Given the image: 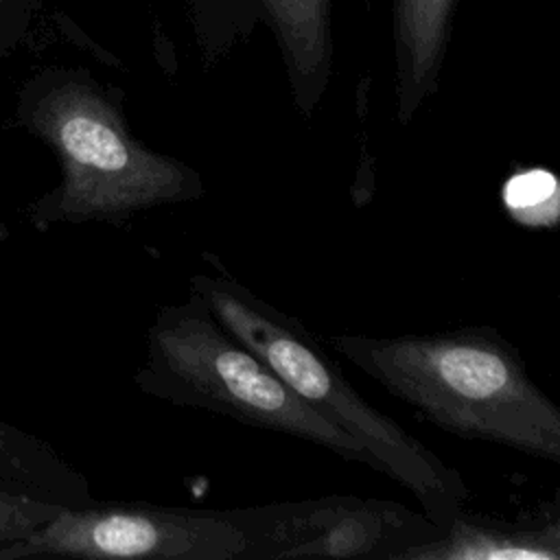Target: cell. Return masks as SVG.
<instances>
[{"label": "cell", "mask_w": 560, "mask_h": 560, "mask_svg": "<svg viewBox=\"0 0 560 560\" xmlns=\"http://www.w3.org/2000/svg\"><path fill=\"white\" fill-rule=\"evenodd\" d=\"M326 343L435 427L560 462V409L494 328L392 337L339 332Z\"/></svg>", "instance_id": "obj_1"}, {"label": "cell", "mask_w": 560, "mask_h": 560, "mask_svg": "<svg viewBox=\"0 0 560 560\" xmlns=\"http://www.w3.org/2000/svg\"><path fill=\"white\" fill-rule=\"evenodd\" d=\"M15 118L55 151L61 171L31 206L39 230L88 221L120 228L140 212L206 195L201 173L136 138L118 96L85 70L35 72L18 92Z\"/></svg>", "instance_id": "obj_2"}, {"label": "cell", "mask_w": 560, "mask_h": 560, "mask_svg": "<svg viewBox=\"0 0 560 560\" xmlns=\"http://www.w3.org/2000/svg\"><path fill=\"white\" fill-rule=\"evenodd\" d=\"M208 271L188 280L212 317L245 343L287 387L322 418L354 438L370 466L409 490L420 510L444 527L470 499L464 477L435 451L370 405L343 376L319 339L293 315L234 278L214 252H203Z\"/></svg>", "instance_id": "obj_3"}, {"label": "cell", "mask_w": 560, "mask_h": 560, "mask_svg": "<svg viewBox=\"0 0 560 560\" xmlns=\"http://www.w3.org/2000/svg\"><path fill=\"white\" fill-rule=\"evenodd\" d=\"M133 381L142 394L158 400L206 409L247 427L306 440L341 459L370 464L354 438L295 396L192 293L155 311L147 330V357Z\"/></svg>", "instance_id": "obj_4"}, {"label": "cell", "mask_w": 560, "mask_h": 560, "mask_svg": "<svg viewBox=\"0 0 560 560\" xmlns=\"http://www.w3.org/2000/svg\"><path fill=\"white\" fill-rule=\"evenodd\" d=\"M33 556L245 560L247 536L232 508L90 501L63 505L28 536L0 547V560Z\"/></svg>", "instance_id": "obj_5"}, {"label": "cell", "mask_w": 560, "mask_h": 560, "mask_svg": "<svg viewBox=\"0 0 560 560\" xmlns=\"http://www.w3.org/2000/svg\"><path fill=\"white\" fill-rule=\"evenodd\" d=\"M232 512L247 536L245 560H405L411 549L442 534L422 510L354 494L232 508Z\"/></svg>", "instance_id": "obj_6"}, {"label": "cell", "mask_w": 560, "mask_h": 560, "mask_svg": "<svg viewBox=\"0 0 560 560\" xmlns=\"http://www.w3.org/2000/svg\"><path fill=\"white\" fill-rule=\"evenodd\" d=\"M405 560H560L558 508L547 503L516 518L462 508L438 538L411 549Z\"/></svg>", "instance_id": "obj_7"}, {"label": "cell", "mask_w": 560, "mask_h": 560, "mask_svg": "<svg viewBox=\"0 0 560 560\" xmlns=\"http://www.w3.org/2000/svg\"><path fill=\"white\" fill-rule=\"evenodd\" d=\"M276 33L298 112L308 118L332 68L330 0H260Z\"/></svg>", "instance_id": "obj_8"}, {"label": "cell", "mask_w": 560, "mask_h": 560, "mask_svg": "<svg viewBox=\"0 0 560 560\" xmlns=\"http://www.w3.org/2000/svg\"><path fill=\"white\" fill-rule=\"evenodd\" d=\"M455 0H398L396 101L398 120L411 122L438 88Z\"/></svg>", "instance_id": "obj_9"}, {"label": "cell", "mask_w": 560, "mask_h": 560, "mask_svg": "<svg viewBox=\"0 0 560 560\" xmlns=\"http://www.w3.org/2000/svg\"><path fill=\"white\" fill-rule=\"evenodd\" d=\"M0 486L18 488L55 503L92 501L85 477L66 464L44 440L0 420Z\"/></svg>", "instance_id": "obj_10"}, {"label": "cell", "mask_w": 560, "mask_h": 560, "mask_svg": "<svg viewBox=\"0 0 560 560\" xmlns=\"http://www.w3.org/2000/svg\"><path fill=\"white\" fill-rule=\"evenodd\" d=\"M63 503L0 486V547L28 536L33 529L52 518Z\"/></svg>", "instance_id": "obj_11"}, {"label": "cell", "mask_w": 560, "mask_h": 560, "mask_svg": "<svg viewBox=\"0 0 560 560\" xmlns=\"http://www.w3.org/2000/svg\"><path fill=\"white\" fill-rule=\"evenodd\" d=\"M558 184L551 173L545 171H527L514 175L503 190L505 206L512 212H525L527 223H536V208L545 206L547 199H556Z\"/></svg>", "instance_id": "obj_12"}, {"label": "cell", "mask_w": 560, "mask_h": 560, "mask_svg": "<svg viewBox=\"0 0 560 560\" xmlns=\"http://www.w3.org/2000/svg\"><path fill=\"white\" fill-rule=\"evenodd\" d=\"M35 0H0V57L11 55L26 37Z\"/></svg>", "instance_id": "obj_13"}]
</instances>
